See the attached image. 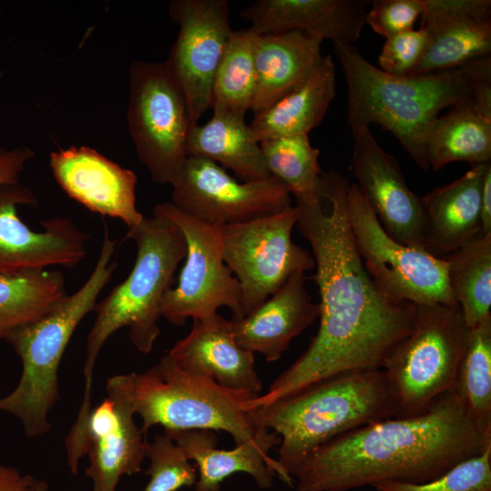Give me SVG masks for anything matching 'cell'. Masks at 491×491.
Listing matches in <instances>:
<instances>
[{"instance_id":"6da1fadb","label":"cell","mask_w":491,"mask_h":491,"mask_svg":"<svg viewBox=\"0 0 491 491\" xmlns=\"http://www.w3.org/2000/svg\"><path fill=\"white\" fill-rule=\"evenodd\" d=\"M349 185L342 174L323 172L316 195L296 202V226L315 259L320 325L307 349L266 393L246 401V410L336 376L382 369L413 327L415 304L385 294L364 266L348 219Z\"/></svg>"},{"instance_id":"7a4b0ae2","label":"cell","mask_w":491,"mask_h":491,"mask_svg":"<svg viewBox=\"0 0 491 491\" xmlns=\"http://www.w3.org/2000/svg\"><path fill=\"white\" fill-rule=\"evenodd\" d=\"M491 444L451 388L421 414L343 434L309 453L293 474L296 491H349L385 481L424 483Z\"/></svg>"},{"instance_id":"3957f363","label":"cell","mask_w":491,"mask_h":491,"mask_svg":"<svg viewBox=\"0 0 491 491\" xmlns=\"http://www.w3.org/2000/svg\"><path fill=\"white\" fill-rule=\"evenodd\" d=\"M347 86L352 135L372 124L392 133L424 170L425 137L439 113L473 105L491 118V56L462 66L416 75H394L367 61L353 44L333 43Z\"/></svg>"},{"instance_id":"277c9868","label":"cell","mask_w":491,"mask_h":491,"mask_svg":"<svg viewBox=\"0 0 491 491\" xmlns=\"http://www.w3.org/2000/svg\"><path fill=\"white\" fill-rule=\"evenodd\" d=\"M250 411L258 425L280 436L276 461L293 478L299 464L316 447L397 416L398 408L386 372L377 369L336 376Z\"/></svg>"},{"instance_id":"5b68a950","label":"cell","mask_w":491,"mask_h":491,"mask_svg":"<svg viewBox=\"0 0 491 491\" xmlns=\"http://www.w3.org/2000/svg\"><path fill=\"white\" fill-rule=\"evenodd\" d=\"M125 238L136 246V257L127 277L97 302L95 319L86 342L84 365L85 389L78 415L87 416L91 408L93 373L99 353L117 330L128 327L129 338L143 354H149L160 334L158 320L165 294L170 288L175 269L186 255V243L179 227L171 220L153 214L135 227Z\"/></svg>"},{"instance_id":"8992f818","label":"cell","mask_w":491,"mask_h":491,"mask_svg":"<svg viewBox=\"0 0 491 491\" xmlns=\"http://www.w3.org/2000/svg\"><path fill=\"white\" fill-rule=\"evenodd\" d=\"M115 240L104 225L103 243L91 275L74 294L67 295L37 320L13 332L6 339L22 362L16 386L0 397V411L15 416L29 437L51 430L49 414L60 398L58 369L69 341L116 268Z\"/></svg>"},{"instance_id":"52a82bcc","label":"cell","mask_w":491,"mask_h":491,"mask_svg":"<svg viewBox=\"0 0 491 491\" xmlns=\"http://www.w3.org/2000/svg\"><path fill=\"white\" fill-rule=\"evenodd\" d=\"M256 396L186 372L168 354L144 373L133 372V407L145 436L159 425L165 432L221 430L230 434L236 445L250 441L265 427L243 407Z\"/></svg>"},{"instance_id":"ba28073f","label":"cell","mask_w":491,"mask_h":491,"mask_svg":"<svg viewBox=\"0 0 491 491\" xmlns=\"http://www.w3.org/2000/svg\"><path fill=\"white\" fill-rule=\"evenodd\" d=\"M410 333L386 359L397 416L423 413L453 387L470 328L458 305H415Z\"/></svg>"},{"instance_id":"9c48e42d","label":"cell","mask_w":491,"mask_h":491,"mask_svg":"<svg viewBox=\"0 0 491 491\" xmlns=\"http://www.w3.org/2000/svg\"><path fill=\"white\" fill-rule=\"evenodd\" d=\"M126 123L138 159L157 184H171L187 158L185 96L164 62L135 60L128 68Z\"/></svg>"},{"instance_id":"30bf717a","label":"cell","mask_w":491,"mask_h":491,"mask_svg":"<svg viewBox=\"0 0 491 491\" xmlns=\"http://www.w3.org/2000/svg\"><path fill=\"white\" fill-rule=\"evenodd\" d=\"M347 214L364 266L385 294L415 305H458L449 287L446 260L390 237L356 184L348 188Z\"/></svg>"},{"instance_id":"8fae6325","label":"cell","mask_w":491,"mask_h":491,"mask_svg":"<svg viewBox=\"0 0 491 491\" xmlns=\"http://www.w3.org/2000/svg\"><path fill=\"white\" fill-rule=\"evenodd\" d=\"M296 206L222 229L223 258L239 283L243 316L296 273L315 267L313 256L292 241Z\"/></svg>"},{"instance_id":"7c38bea8","label":"cell","mask_w":491,"mask_h":491,"mask_svg":"<svg viewBox=\"0 0 491 491\" xmlns=\"http://www.w3.org/2000/svg\"><path fill=\"white\" fill-rule=\"evenodd\" d=\"M153 214L175 223L186 243L185 262L176 286L164 296L162 316L183 326L187 318L205 317L226 306L233 317H243L239 283L223 258V226L201 223L171 202L156 204Z\"/></svg>"},{"instance_id":"4fadbf2b","label":"cell","mask_w":491,"mask_h":491,"mask_svg":"<svg viewBox=\"0 0 491 491\" xmlns=\"http://www.w3.org/2000/svg\"><path fill=\"white\" fill-rule=\"evenodd\" d=\"M172 204L209 225H232L292 208L290 193L273 176L239 182L218 164L187 156L170 184Z\"/></svg>"},{"instance_id":"5bb4252c","label":"cell","mask_w":491,"mask_h":491,"mask_svg":"<svg viewBox=\"0 0 491 491\" xmlns=\"http://www.w3.org/2000/svg\"><path fill=\"white\" fill-rule=\"evenodd\" d=\"M168 14L179 30L164 63L185 96L192 128L212 107L215 75L234 32L230 8L226 0H172Z\"/></svg>"},{"instance_id":"9a60e30c","label":"cell","mask_w":491,"mask_h":491,"mask_svg":"<svg viewBox=\"0 0 491 491\" xmlns=\"http://www.w3.org/2000/svg\"><path fill=\"white\" fill-rule=\"evenodd\" d=\"M38 205L35 193L19 182L0 185V276L76 266L87 254L89 235L69 217L53 216L35 231L17 213Z\"/></svg>"},{"instance_id":"2e32d148","label":"cell","mask_w":491,"mask_h":491,"mask_svg":"<svg viewBox=\"0 0 491 491\" xmlns=\"http://www.w3.org/2000/svg\"><path fill=\"white\" fill-rule=\"evenodd\" d=\"M133 372L107 379V396L87 418L84 445L89 466L85 475L92 491H116L124 476L142 470L147 441L135 421L132 402Z\"/></svg>"},{"instance_id":"e0dca14e","label":"cell","mask_w":491,"mask_h":491,"mask_svg":"<svg viewBox=\"0 0 491 491\" xmlns=\"http://www.w3.org/2000/svg\"><path fill=\"white\" fill-rule=\"evenodd\" d=\"M353 137L352 172L380 225L396 241L423 248L422 197L409 189L398 163L380 146L369 128Z\"/></svg>"},{"instance_id":"ac0fdd59","label":"cell","mask_w":491,"mask_h":491,"mask_svg":"<svg viewBox=\"0 0 491 491\" xmlns=\"http://www.w3.org/2000/svg\"><path fill=\"white\" fill-rule=\"evenodd\" d=\"M52 174L72 199L90 212L121 220L131 229L144 215L136 206L137 175L86 146H69L49 155Z\"/></svg>"},{"instance_id":"d6986e66","label":"cell","mask_w":491,"mask_h":491,"mask_svg":"<svg viewBox=\"0 0 491 491\" xmlns=\"http://www.w3.org/2000/svg\"><path fill=\"white\" fill-rule=\"evenodd\" d=\"M429 43L411 75L456 68L491 53L490 0H422Z\"/></svg>"},{"instance_id":"ffe728a7","label":"cell","mask_w":491,"mask_h":491,"mask_svg":"<svg viewBox=\"0 0 491 491\" xmlns=\"http://www.w3.org/2000/svg\"><path fill=\"white\" fill-rule=\"evenodd\" d=\"M193 461L197 470L195 491H220L221 484L231 475H249L259 488L272 487L276 475L285 484L294 487L295 480L287 476L269 451L278 446L280 436L262 427L250 441L235 448H217V436L212 430L165 432Z\"/></svg>"},{"instance_id":"44dd1931","label":"cell","mask_w":491,"mask_h":491,"mask_svg":"<svg viewBox=\"0 0 491 491\" xmlns=\"http://www.w3.org/2000/svg\"><path fill=\"white\" fill-rule=\"evenodd\" d=\"M167 354L186 372L212 378L232 390L261 395L263 383L255 366V354L236 343L231 320L218 313L193 319L189 334Z\"/></svg>"},{"instance_id":"7402d4cb","label":"cell","mask_w":491,"mask_h":491,"mask_svg":"<svg viewBox=\"0 0 491 491\" xmlns=\"http://www.w3.org/2000/svg\"><path fill=\"white\" fill-rule=\"evenodd\" d=\"M366 5L361 0H258L239 15L256 35L300 31L353 44L366 25Z\"/></svg>"},{"instance_id":"603a6c76","label":"cell","mask_w":491,"mask_h":491,"mask_svg":"<svg viewBox=\"0 0 491 491\" xmlns=\"http://www.w3.org/2000/svg\"><path fill=\"white\" fill-rule=\"evenodd\" d=\"M319 312L307 291L305 273H296L256 310L231 319L234 337L244 349L275 362L319 317Z\"/></svg>"},{"instance_id":"cb8c5ba5","label":"cell","mask_w":491,"mask_h":491,"mask_svg":"<svg viewBox=\"0 0 491 491\" xmlns=\"http://www.w3.org/2000/svg\"><path fill=\"white\" fill-rule=\"evenodd\" d=\"M487 164L472 166L458 179L422 197L423 248L430 255L445 258L482 235L481 188Z\"/></svg>"},{"instance_id":"d4e9b609","label":"cell","mask_w":491,"mask_h":491,"mask_svg":"<svg viewBox=\"0 0 491 491\" xmlns=\"http://www.w3.org/2000/svg\"><path fill=\"white\" fill-rule=\"evenodd\" d=\"M322 39L300 31L256 35L254 115L302 84L323 59Z\"/></svg>"},{"instance_id":"484cf974","label":"cell","mask_w":491,"mask_h":491,"mask_svg":"<svg viewBox=\"0 0 491 491\" xmlns=\"http://www.w3.org/2000/svg\"><path fill=\"white\" fill-rule=\"evenodd\" d=\"M336 96V70L330 55L297 87L268 108L255 115L248 125L256 140L308 135L324 119Z\"/></svg>"},{"instance_id":"4316f807","label":"cell","mask_w":491,"mask_h":491,"mask_svg":"<svg viewBox=\"0 0 491 491\" xmlns=\"http://www.w3.org/2000/svg\"><path fill=\"white\" fill-rule=\"evenodd\" d=\"M245 116L235 112L213 111L208 122L189 129L187 156L220 163L244 182L269 177L260 144L246 123Z\"/></svg>"},{"instance_id":"83f0119b","label":"cell","mask_w":491,"mask_h":491,"mask_svg":"<svg viewBox=\"0 0 491 491\" xmlns=\"http://www.w3.org/2000/svg\"><path fill=\"white\" fill-rule=\"evenodd\" d=\"M425 153L434 171L455 161L472 166L490 163L491 118L477 112L473 105L451 108L430 125L425 137Z\"/></svg>"},{"instance_id":"f1b7e54d","label":"cell","mask_w":491,"mask_h":491,"mask_svg":"<svg viewBox=\"0 0 491 491\" xmlns=\"http://www.w3.org/2000/svg\"><path fill=\"white\" fill-rule=\"evenodd\" d=\"M67 296L59 270H35L0 276V339L53 309Z\"/></svg>"},{"instance_id":"f546056e","label":"cell","mask_w":491,"mask_h":491,"mask_svg":"<svg viewBox=\"0 0 491 491\" xmlns=\"http://www.w3.org/2000/svg\"><path fill=\"white\" fill-rule=\"evenodd\" d=\"M445 259L452 296L471 329L491 316V234L468 242Z\"/></svg>"},{"instance_id":"4dcf8cb0","label":"cell","mask_w":491,"mask_h":491,"mask_svg":"<svg viewBox=\"0 0 491 491\" xmlns=\"http://www.w3.org/2000/svg\"><path fill=\"white\" fill-rule=\"evenodd\" d=\"M452 388L479 432L491 438V316L470 329Z\"/></svg>"},{"instance_id":"1f68e13d","label":"cell","mask_w":491,"mask_h":491,"mask_svg":"<svg viewBox=\"0 0 491 491\" xmlns=\"http://www.w3.org/2000/svg\"><path fill=\"white\" fill-rule=\"evenodd\" d=\"M250 28L234 31L215 75L213 111L246 115L251 109L256 88L254 43Z\"/></svg>"},{"instance_id":"d6a6232c","label":"cell","mask_w":491,"mask_h":491,"mask_svg":"<svg viewBox=\"0 0 491 491\" xmlns=\"http://www.w3.org/2000/svg\"><path fill=\"white\" fill-rule=\"evenodd\" d=\"M260 147L269 175L280 181L296 202L313 198L323 173L319 149L308 135L281 136L261 141Z\"/></svg>"},{"instance_id":"836d02e7","label":"cell","mask_w":491,"mask_h":491,"mask_svg":"<svg viewBox=\"0 0 491 491\" xmlns=\"http://www.w3.org/2000/svg\"><path fill=\"white\" fill-rule=\"evenodd\" d=\"M149 466L145 475L149 480L143 491H177L194 486L197 470L182 448L166 434L155 435L147 442Z\"/></svg>"},{"instance_id":"e575fe53","label":"cell","mask_w":491,"mask_h":491,"mask_svg":"<svg viewBox=\"0 0 491 491\" xmlns=\"http://www.w3.org/2000/svg\"><path fill=\"white\" fill-rule=\"evenodd\" d=\"M373 487L376 491H491V444L480 455L460 462L431 481H385Z\"/></svg>"},{"instance_id":"d590c367","label":"cell","mask_w":491,"mask_h":491,"mask_svg":"<svg viewBox=\"0 0 491 491\" xmlns=\"http://www.w3.org/2000/svg\"><path fill=\"white\" fill-rule=\"evenodd\" d=\"M428 43L429 34L421 26L387 38L377 59L379 68L394 75H410Z\"/></svg>"},{"instance_id":"8d00e7d4","label":"cell","mask_w":491,"mask_h":491,"mask_svg":"<svg viewBox=\"0 0 491 491\" xmlns=\"http://www.w3.org/2000/svg\"><path fill=\"white\" fill-rule=\"evenodd\" d=\"M366 24L386 39L413 29L422 13V0H375Z\"/></svg>"},{"instance_id":"74e56055","label":"cell","mask_w":491,"mask_h":491,"mask_svg":"<svg viewBox=\"0 0 491 491\" xmlns=\"http://www.w3.org/2000/svg\"><path fill=\"white\" fill-rule=\"evenodd\" d=\"M35 157V152L28 146L14 148L0 147V185L19 182V176L25 165Z\"/></svg>"},{"instance_id":"f35d334b","label":"cell","mask_w":491,"mask_h":491,"mask_svg":"<svg viewBox=\"0 0 491 491\" xmlns=\"http://www.w3.org/2000/svg\"><path fill=\"white\" fill-rule=\"evenodd\" d=\"M481 234H491V163L487 164L482 180Z\"/></svg>"},{"instance_id":"ab89813d","label":"cell","mask_w":491,"mask_h":491,"mask_svg":"<svg viewBox=\"0 0 491 491\" xmlns=\"http://www.w3.org/2000/svg\"><path fill=\"white\" fill-rule=\"evenodd\" d=\"M33 476L22 475L15 467L0 465V491H19Z\"/></svg>"},{"instance_id":"60d3db41","label":"cell","mask_w":491,"mask_h":491,"mask_svg":"<svg viewBox=\"0 0 491 491\" xmlns=\"http://www.w3.org/2000/svg\"><path fill=\"white\" fill-rule=\"evenodd\" d=\"M19 491H50V487L46 481L33 476L32 480Z\"/></svg>"},{"instance_id":"b9f144b4","label":"cell","mask_w":491,"mask_h":491,"mask_svg":"<svg viewBox=\"0 0 491 491\" xmlns=\"http://www.w3.org/2000/svg\"><path fill=\"white\" fill-rule=\"evenodd\" d=\"M1 15H2V5L0 3V17H1Z\"/></svg>"}]
</instances>
